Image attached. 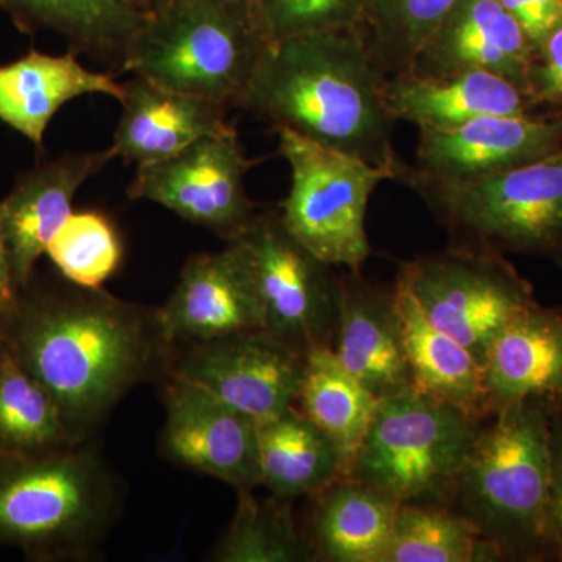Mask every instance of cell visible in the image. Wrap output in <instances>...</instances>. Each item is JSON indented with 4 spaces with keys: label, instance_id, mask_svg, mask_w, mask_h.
<instances>
[{
    "label": "cell",
    "instance_id": "6da1fadb",
    "mask_svg": "<svg viewBox=\"0 0 562 562\" xmlns=\"http://www.w3.org/2000/svg\"><path fill=\"white\" fill-rule=\"evenodd\" d=\"M387 79L360 31L310 33L268 44L238 106L276 131L395 165Z\"/></svg>",
    "mask_w": 562,
    "mask_h": 562
},
{
    "label": "cell",
    "instance_id": "7a4b0ae2",
    "mask_svg": "<svg viewBox=\"0 0 562 562\" xmlns=\"http://www.w3.org/2000/svg\"><path fill=\"white\" fill-rule=\"evenodd\" d=\"M76 288L29 314L16 358L49 391L79 439L149 375L168 344L157 312L122 302L102 288Z\"/></svg>",
    "mask_w": 562,
    "mask_h": 562
},
{
    "label": "cell",
    "instance_id": "3957f363",
    "mask_svg": "<svg viewBox=\"0 0 562 562\" xmlns=\"http://www.w3.org/2000/svg\"><path fill=\"white\" fill-rule=\"evenodd\" d=\"M549 476V408L516 403L484 419L443 505L472 520L503 561L553 560Z\"/></svg>",
    "mask_w": 562,
    "mask_h": 562
},
{
    "label": "cell",
    "instance_id": "277c9868",
    "mask_svg": "<svg viewBox=\"0 0 562 562\" xmlns=\"http://www.w3.org/2000/svg\"><path fill=\"white\" fill-rule=\"evenodd\" d=\"M266 47L247 0H168L150 11L125 74L232 109Z\"/></svg>",
    "mask_w": 562,
    "mask_h": 562
},
{
    "label": "cell",
    "instance_id": "5b68a950",
    "mask_svg": "<svg viewBox=\"0 0 562 562\" xmlns=\"http://www.w3.org/2000/svg\"><path fill=\"white\" fill-rule=\"evenodd\" d=\"M483 422L413 386L380 398L349 479L401 505H443Z\"/></svg>",
    "mask_w": 562,
    "mask_h": 562
},
{
    "label": "cell",
    "instance_id": "8992f818",
    "mask_svg": "<svg viewBox=\"0 0 562 562\" xmlns=\"http://www.w3.org/2000/svg\"><path fill=\"white\" fill-rule=\"evenodd\" d=\"M412 190L457 246L562 265V150L483 179Z\"/></svg>",
    "mask_w": 562,
    "mask_h": 562
},
{
    "label": "cell",
    "instance_id": "52a82bcc",
    "mask_svg": "<svg viewBox=\"0 0 562 562\" xmlns=\"http://www.w3.org/2000/svg\"><path fill=\"white\" fill-rule=\"evenodd\" d=\"M279 154L291 166V191L280 214L288 231L333 268L361 272L372 249L366 235L369 199L395 165H372L346 151L322 146L277 128Z\"/></svg>",
    "mask_w": 562,
    "mask_h": 562
},
{
    "label": "cell",
    "instance_id": "ba28073f",
    "mask_svg": "<svg viewBox=\"0 0 562 562\" xmlns=\"http://www.w3.org/2000/svg\"><path fill=\"white\" fill-rule=\"evenodd\" d=\"M402 281L420 312L482 362L503 328L536 305L531 284L503 254L450 244L402 262Z\"/></svg>",
    "mask_w": 562,
    "mask_h": 562
},
{
    "label": "cell",
    "instance_id": "9c48e42d",
    "mask_svg": "<svg viewBox=\"0 0 562 562\" xmlns=\"http://www.w3.org/2000/svg\"><path fill=\"white\" fill-rule=\"evenodd\" d=\"M113 506L109 473L94 454L25 462L0 476V539L88 553Z\"/></svg>",
    "mask_w": 562,
    "mask_h": 562
},
{
    "label": "cell",
    "instance_id": "30bf717a",
    "mask_svg": "<svg viewBox=\"0 0 562 562\" xmlns=\"http://www.w3.org/2000/svg\"><path fill=\"white\" fill-rule=\"evenodd\" d=\"M236 241L246 250L257 281L265 330L303 353L331 347L341 299V277L335 268L288 231L280 209L257 213Z\"/></svg>",
    "mask_w": 562,
    "mask_h": 562
},
{
    "label": "cell",
    "instance_id": "8fae6325",
    "mask_svg": "<svg viewBox=\"0 0 562 562\" xmlns=\"http://www.w3.org/2000/svg\"><path fill=\"white\" fill-rule=\"evenodd\" d=\"M258 161L246 157L232 127L202 136L166 160L140 166L127 194L132 201L158 203L231 243L257 216L244 179Z\"/></svg>",
    "mask_w": 562,
    "mask_h": 562
},
{
    "label": "cell",
    "instance_id": "7c38bea8",
    "mask_svg": "<svg viewBox=\"0 0 562 562\" xmlns=\"http://www.w3.org/2000/svg\"><path fill=\"white\" fill-rule=\"evenodd\" d=\"M562 150V113L482 116L436 131L419 128L413 165L398 161L394 181L413 188L462 183L508 171Z\"/></svg>",
    "mask_w": 562,
    "mask_h": 562
},
{
    "label": "cell",
    "instance_id": "4fadbf2b",
    "mask_svg": "<svg viewBox=\"0 0 562 562\" xmlns=\"http://www.w3.org/2000/svg\"><path fill=\"white\" fill-rule=\"evenodd\" d=\"M305 357L271 333L254 330L192 344L172 375L265 424L297 403Z\"/></svg>",
    "mask_w": 562,
    "mask_h": 562
},
{
    "label": "cell",
    "instance_id": "5bb4252c",
    "mask_svg": "<svg viewBox=\"0 0 562 562\" xmlns=\"http://www.w3.org/2000/svg\"><path fill=\"white\" fill-rule=\"evenodd\" d=\"M157 321L168 346L265 330L260 292L241 243L191 257Z\"/></svg>",
    "mask_w": 562,
    "mask_h": 562
},
{
    "label": "cell",
    "instance_id": "9a60e30c",
    "mask_svg": "<svg viewBox=\"0 0 562 562\" xmlns=\"http://www.w3.org/2000/svg\"><path fill=\"white\" fill-rule=\"evenodd\" d=\"M166 412L162 447L173 461L236 491L261 486L257 420L176 379L166 390Z\"/></svg>",
    "mask_w": 562,
    "mask_h": 562
},
{
    "label": "cell",
    "instance_id": "2e32d148",
    "mask_svg": "<svg viewBox=\"0 0 562 562\" xmlns=\"http://www.w3.org/2000/svg\"><path fill=\"white\" fill-rule=\"evenodd\" d=\"M113 149L70 151L22 173L0 202L3 243L16 288L31 280L41 255L72 213L81 184L114 160Z\"/></svg>",
    "mask_w": 562,
    "mask_h": 562
},
{
    "label": "cell",
    "instance_id": "e0dca14e",
    "mask_svg": "<svg viewBox=\"0 0 562 562\" xmlns=\"http://www.w3.org/2000/svg\"><path fill=\"white\" fill-rule=\"evenodd\" d=\"M538 50L498 0H461L422 47L412 69L417 77L487 70L527 94Z\"/></svg>",
    "mask_w": 562,
    "mask_h": 562
},
{
    "label": "cell",
    "instance_id": "ac0fdd59",
    "mask_svg": "<svg viewBox=\"0 0 562 562\" xmlns=\"http://www.w3.org/2000/svg\"><path fill=\"white\" fill-rule=\"evenodd\" d=\"M333 351L344 369L376 398L413 386L395 310L394 286L369 283L361 272L341 277Z\"/></svg>",
    "mask_w": 562,
    "mask_h": 562
},
{
    "label": "cell",
    "instance_id": "d6986e66",
    "mask_svg": "<svg viewBox=\"0 0 562 562\" xmlns=\"http://www.w3.org/2000/svg\"><path fill=\"white\" fill-rule=\"evenodd\" d=\"M122 87V114L110 147L116 158L138 168L233 127L227 121L231 109L210 99L169 90L139 76Z\"/></svg>",
    "mask_w": 562,
    "mask_h": 562
},
{
    "label": "cell",
    "instance_id": "ffe728a7",
    "mask_svg": "<svg viewBox=\"0 0 562 562\" xmlns=\"http://www.w3.org/2000/svg\"><path fill=\"white\" fill-rule=\"evenodd\" d=\"M490 412L516 403L562 408V308L536 303L503 328L483 360Z\"/></svg>",
    "mask_w": 562,
    "mask_h": 562
},
{
    "label": "cell",
    "instance_id": "44dd1931",
    "mask_svg": "<svg viewBox=\"0 0 562 562\" xmlns=\"http://www.w3.org/2000/svg\"><path fill=\"white\" fill-rule=\"evenodd\" d=\"M18 31L61 36L69 52L87 55L114 77L125 74L149 13L133 0H0Z\"/></svg>",
    "mask_w": 562,
    "mask_h": 562
},
{
    "label": "cell",
    "instance_id": "7402d4cb",
    "mask_svg": "<svg viewBox=\"0 0 562 562\" xmlns=\"http://www.w3.org/2000/svg\"><path fill=\"white\" fill-rule=\"evenodd\" d=\"M384 98L395 121L436 131L458 127L482 116L547 113L536 109L512 81L487 70H465L446 77L402 74L387 79Z\"/></svg>",
    "mask_w": 562,
    "mask_h": 562
},
{
    "label": "cell",
    "instance_id": "603a6c76",
    "mask_svg": "<svg viewBox=\"0 0 562 562\" xmlns=\"http://www.w3.org/2000/svg\"><path fill=\"white\" fill-rule=\"evenodd\" d=\"M110 72L85 68L76 54L31 50L0 66V121L43 149L44 133L57 111L87 94L122 101L124 87Z\"/></svg>",
    "mask_w": 562,
    "mask_h": 562
},
{
    "label": "cell",
    "instance_id": "cb8c5ba5",
    "mask_svg": "<svg viewBox=\"0 0 562 562\" xmlns=\"http://www.w3.org/2000/svg\"><path fill=\"white\" fill-rule=\"evenodd\" d=\"M305 538L314 560L383 562L401 503L353 479L313 494Z\"/></svg>",
    "mask_w": 562,
    "mask_h": 562
},
{
    "label": "cell",
    "instance_id": "d4e9b609",
    "mask_svg": "<svg viewBox=\"0 0 562 562\" xmlns=\"http://www.w3.org/2000/svg\"><path fill=\"white\" fill-rule=\"evenodd\" d=\"M394 294L413 387L475 419H487L482 362L425 317L402 281H395Z\"/></svg>",
    "mask_w": 562,
    "mask_h": 562
},
{
    "label": "cell",
    "instance_id": "484cf974",
    "mask_svg": "<svg viewBox=\"0 0 562 562\" xmlns=\"http://www.w3.org/2000/svg\"><path fill=\"white\" fill-rule=\"evenodd\" d=\"M379 402L342 368L331 347H314L306 353L295 405L335 443L341 479H349Z\"/></svg>",
    "mask_w": 562,
    "mask_h": 562
},
{
    "label": "cell",
    "instance_id": "4316f807",
    "mask_svg": "<svg viewBox=\"0 0 562 562\" xmlns=\"http://www.w3.org/2000/svg\"><path fill=\"white\" fill-rule=\"evenodd\" d=\"M260 465L262 486L283 501L316 494L341 479L335 443L295 405L260 424Z\"/></svg>",
    "mask_w": 562,
    "mask_h": 562
},
{
    "label": "cell",
    "instance_id": "83f0119b",
    "mask_svg": "<svg viewBox=\"0 0 562 562\" xmlns=\"http://www.w3.org/2000/svg\"><path fill=\"white\" fill-rule=\"evenodd\" d=\"M503 561L468 517L441 503H402L383 562Z\"/></svg>",
    "mask_w": 562,
    "mask_h": 562
},
{
    "label": "cell",
    "instance_id": "f1b7e54d",
    "mask_svg": "<svg viewBox=\"0 0 562 562\" xmlns=\"http://www.w3.org/2000/svg\"><path fill=\"white\" fill-rule=\"evenodd\" d=\"M461 0H361L362 38L387 77L412 69L417 54Z\"/></svg>",
    "mask_w": 562,
    "mask_h": 562
},
{
    "label": "cell",
    "instance_id": "f546056e",
    "mask_svg": "<svg viewBox=\"0 0 562 562\" xmlns=\"http://www.w3.org/2000/svg\"><path fill=\"white\" fill-rule=\"evenodd\" d=\"M74 441L49 391L22 368L16 355L0 351V449L32 452Z\"/></svg>",
    "mask_w": 562,
    "mask_h": 562
},
{
    "label": "cell",
    "instance_id": "4dcf8cb0",
    "mask_svg": "<svg viewBox=\"0 0 562 562\" xmlns=\"http://www.w3.org/2000/svg\"><path fill=\"white\" fill-rule=\"evenodd\" d=\"M235 517L214 550L221 562H306L313 561L312 547L299 531L291 502L273 497L258 501L251 490L238 491Z\"/></svg>",
    "mask_w": 562,
    "mask_h": 562
},
{
    "label": "cell",
    "instance_id": "1f68e13d",
    "mask_svg": "<svg viewBox=\"0 0 562 562\" xmlns=\"http://www.w3.org/2000/svg\"><path fill=\"white\" fill-rule=\"evenodd\" d=\"M46 254L70 283L98 290L120 268L122 243L109 217L98 211H72Z\"/></svg>",
    "mask_w": 562,
    "mask_h": 562
},
{
    "label": "cell",
    "instance_id": "d6a6232c",
    "mask_svg": "<svg viewBox=\"0 0 562 562\" xmlns=\"http://www.w3.org/2000/svg\"><path fill=\"white\" fill-rule=\"evenodd\" d=\"M266 43L321 32L358 31L361 0H247Z\"/></svg>",
    "mask_w": 562,
    "mask_h": 562
},
{
    "label": "cell",
    "instance_id": "836d02e7",
    "mask_svg": "<svg viewBox=\"0 0 562 562\" xmlns=\"http://www.w3.org/2000/svg\"><path fill=\"white\" fill-rule=\"evenodd\" d=\"M527 95L539 111L562 113V24L547 36L531 65Z\"/></svg>",
    "mask_w": 562,
    "mask_h": 562
},
{
    "label": "cell",
    "instance_id": "e575fe53",
    "mask_svg": "<svg viewBox=\"0 0 562 562\" xmlns=\"http://www.w3.org/2000/svg\"><path fill=\"white\" fill-rule=\"evenodd\" d=\"M550 476L547 536L554 561H562V408L549 409Z\"/></svg>",
    "mask_w": 562,
    "mask_h": 562
},
{
    "label": "cell",
    "instance_id": "d590c367",
    "mask_svg": "<svg viewBox=\"0 0 562 562\" xmlns=\"http://www.w3.org/2000/svg\"><path fill=\"white\" fill-rule=\"evenodd\" d=\"M503 9L519 22L536 50L547 36L562 24V0H498Z\"/></svg>",
    "mask_w": 562,
    "mask_h": 562
},
{
    "label": "cell",
    "instance_id": "8d00e7d4",
    "mask_svg": "<svg viewBox=\"0 0 562 562\" xmlns=\"http://www.w3.org/2000/svg\"><path fill=\"white\" fill-rule=\"evenodd\" d=\"M14 294H16V284L11 279L5 243H3L2 222H0V313L9 312L13 306Z\"/></svg>",
    "mask_w": 562,
    "mask_h": 562
},
{
    "label": "cell",
    "instance_id": "74e56055",
    "mask_svg": "<svg viewBox=\"0 0 562 562\" xmlns=\"http://www.w3.org/2000/svg\"><path fill=\"white\" fill-rule=\"evenodd\" d=\"M168 2V0H144V3H146V10L154 11L157 9H160L161 5H165V3Z\"/></svg>",
    "mask_w": 562,
    "mask_h": 562
},
{
    "label": "cell",
    "instance_id": "f35d334b",
    "mask_svg": "<svg viewBox=\"0 0 562 562\" xmlns=\"http://www.w3.org/2000/svg\"><path fill=\"white\" fill-rule=\"evenodd\" d=\"M133 2H135L136 5H139L140 9L146 10V3H144V0H133ZM147 13H149V11H147Z\"/></svg>",
    "mask_w": 562,
    "mask_h": 562
}]
</instances>
